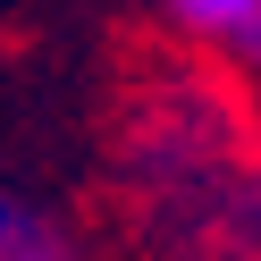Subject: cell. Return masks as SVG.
Segmentation results:
<instances>
[{
	"label": "cell",
	"instance_id": "6da1fadb",
	"mask_svg": "<svg viewBox=\"0 0 261 261\" xmlns=\"http://www.w3.org/2000/svg\"><path fill=\"white\" fill-rule=\"evenodd\" d=\"M126 177H135V202L152 219V236L177 261H219L227 244H244L261 227V186L244 177L227 101H211L202 85L169 93L135 118Z\"/></svg>",
	"mask_w": 261,
	"mask_h": 261
},
{
	"label": "cell",
	"instance_id": "7a4b0ae2",
	"mask_svg": "<svg viewBox=\"0 0 261 261\" xmlns=\"http://www.w3.org/2000/svg\"><path fill=\"white\" fill-rule=\"evenodd\" d=\"M186 34H202V42H219V51H236V59H261V0H160Z\"/></svg>",
	"mask_w": 261,
	"mask_h": 261
},
{
	"label": "cell",
	"instance_id": "3957f363",
	"mask_svg": "<svg viewBox=\"0 0 261 261\" xmlns=\"http://www.w3.org/2000/svg\"><path fill=\"white\" fill-rule=\"evenodd\" d=\"M0 261H76V236L42 202H25V194L0 186Z\"/></svg>",
	"mask_w": 261,
	"mask_h": 261
}]
</instances>
